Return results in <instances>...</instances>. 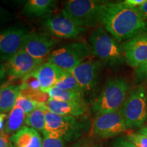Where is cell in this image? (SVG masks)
Wrapping results in <instances>:
<instances>
[{
    "label": "cell",
    "mask_w": 147,
    "mask_h": 147,
    "mask_svg": "<svg viewBox=\"0 0 147 147\" xmlns=\"http://www.w3.org/2000/svg\"><path fill=\"white\" fill-rule=\"evenodd\" d=\"M101 24L119 43L147 31V21L138 8L129 7L123 1L108 2L103 12Z\"/></svg>",
    "instance_id": "obj_1"
},
{
    "label": "cell",
    "mask_w": 147,
    "mask_h": 147,
    "mask_svg": "<svg viewBox=\"0 0 147 147\" xmlns=\"http://www.w3.org/2000/svg\"><path fill=\"white\" fill-rule=\"evenodd\" d=\"M91 53L103 63L117 67L125 61L122 45L102 26L97 27L89 36Z\"/></svg>",
    "instance_id": "obj_2"
},
{
    "label": "cell",
    "mask_w": 147,
    "mask_h": 147,
    "mask_svg": "<svg viewBox=\"0 0 147 147\" xmlns=\"http://www.w3.org/2000/svg\"><path fill=\"white\" fill-rule=\"evenodd\" d=\"M129 84L121 77H113L106 81L103 90L92 104L96 115L113 113L121 109L127 98Z\"/></svg>",
    "instance_id": "obj_3"
},
{
    "label": "cell",
    "mask_w": 147,
    "mask_h": 147,
    "mask_svg": "<svg viewBox=\"0 0 147 147\" xmlns=\"http://www.w3.org/2000/svg\"><path fill=\"white\" fill-rule=\"evenodd\" d=\"M108 1L95 0H69L61 12L80 26L94 27L101 23Z\"/></svg>",
    "instance_id": "obj_4"
},
{
    "label": "cell",
    "mask_w": 147,
    "mask_h": 147,
    "mask_svg": "<svg viewBox=\"0 0 147 147\" xmlns=\"http://www.w3.org/2000/svg\"><path fill=\"white\" fill-rule=\"evenodd\" d=\"M85 129V125L74 117L59 115L46 110V125L42 134L70 142L80 138Z\"/></svg>",
    "instance_id": "obj_5"
},
{
    "label": "cell",
    "mask_w": 147,
    "mask_h": 147,
    "mask_svg": "<svg viewBox=\"0 0 147 147\" xmlns=\"http://www.w3.org/2000/svg\"><path fill=\"white\" fill-rule=\"evenodd\" d=\"M120 112L127 129L138 127L144 123L147 118V99L144 86H138L129 92Z\"/></svg>",
    "instance_id": "obj_6"
},
{
    "label": "cell",
    "mask_w": 147,
    "mask_h": 147,
    "mask_svg": "<svg viewBox=\"0 0 147 147\" xmlns=\"http://www.w3.org/2000/svg\"><path fill=\"white\" fill-rule=\"evenodd\" d=\"M91 53V47L84 42H72L53 51L47 62L69 71L84 61Z\"/></svg>",
    "instance_id": "obj_7"
},
{
    "label": "cell",
    "mask_w": 147,
    "mask_h": 147,
    "mask_svg": "<svg viewBox=\"0 0 147 147\" xmlns=\"http://www.w3.org/2000/svg\"><path fill=\"white\" fill-rule=\"evenodd\" d=\"M42 25L53 36L65 39L76 38L86 32L87 29L85 27L80 26L62 12L55 15L46 16L42 22Z\"/></svg>",
    "instance_id": "obj_8"
},
{
    "label": "cell",
    "mask_w": 147,
    "mask_h": 147,
    "mask_svg": "<svg viewBox=\"0 0 147 147\" xmlns=\"http://www.w3.org/2000/svg\"><path fill=\"white\" fill-rule=\"evenodd\" d=\"M126 129L125 123L120 110L98 115L92 126V133L100 138L117 136Z\"/></svg>",
    "instance_id": "obj_9"
},
{
    "label": "cell",
    "mask_w": 147,
    "mask_h": 147,
    "mask_svg": "<svg viewBox=\"0 0 147 147\" xmlns=\"http://www.w3.org/2000/svg\"><path fill=\"white\" fill-rule=\"evenodd\" d=\"M103 63L100 60H85L69 71L74 76L84 95L94 91L97 86Z\"/></svg>",
    "instance_id": "obj_10"
},
{
    "label": "cell",
    "mask_w": 147,
    "mask_h": 147,
    "mask_svg": "<svg viewBox=\"0 0 147 147\" xmlns=\"http://www.w3.org/2000/svg\"><path fill=\"white\" fill-rule=\"evenodd\" d=\"M59 40L47 33H27L24 38L21 50L33 57L44 60Z\"/></svg>",
    "instance_id": "obj_11"
},
{
    "label": "cell",
    "mask_w": 147,
    "mask_h": 147,
    "mask_svg": "<svg viewBox=\"0 0 147 147\" xmlns=\"http://www.w3.org/2000/svg\"><path fill=\"white\" fill-rule=\"evenodd\" d=\"M43 61L44 60L33 57L28 53L21 50L7 59L4 65L6 74L10 78H23L34 72Z\"/></svg>",
    "instance_id": "obj_12"
},
{
    "label": "cell",
    "mask_w": 147,
    "mask_h": 147,
    "mask_svg": "<svg viewBox=\"0 0 147 147\" xmlns=\"http://www.w3.org/2000/svg\"><path fill=\"white\" fill-rule=\"evenodd\" d=\"M125 61L137 68L147 61V32L136 36L122 45Z\"/></svg>",
    "instance_id": "obj_13"
},
{
    "label": "cell",
    "mask_w": 147,
    "mask_h": 147,
    "mask_svg": "<svg viewBox=\"0 0 147 147\" xmlns=\"http://www.w3.org/2000/svg\"><path fill=\"white\" fill-rule=\"evenodd\" d=\"M27 30L21 27H11L0 32V58L8 59L21 50Z\"/></svg>",
    "instance_id": "obj_14"
},
{
    "label": "cell",
    "mask_w": 147,
    "mask_h": 147,
    "mask_svg": "<svg viewBox=\"0 0 147 147\" xmlns=\"http://www.w3.org/2000/svg\"><path fill=\"white\" fill-rule=\"evenodd\" d=\"M65 71L54 64L47 62L40 65L34 71V74L39 80L42 91L47 93L51 89L55 87Z\"/></svg>",
    "instance_id": "obj_15"
},
{
    "label": "cell",
    "mask_w": 147,
    "mask_h": 147,
    "mask_svg": "<svg viewBox=\"0 0 147 147\" xmlns=\"http://www.w3.org/2000/svg\"><path fill=\"white\" fill-rule=\"evenodd\" d=\"M21 94L40 104H46L49 100L47 93L42 91L38 78L34 72L29 74L22 79L20 84Z\"/></svg>",
    "instance_id": "obj_16"
},
{
    "label": "cell",
    "mask_w": 147,
    "mask_h": 147,
    "mask_svg": "<svg viewBox=\"0 0 147 147\" xmlns=\"http://www.w3.org/2000/svg\"><path fill=\"white\" fill-rule=\"evenodd\" d=\"M10 147H42L39 132L28 126H23L10 138Z\"/></svg>",
    "instance_id": "obj_17"
},
{
    "label": "cell",
    "mask_w": 147,
    "mask_h": 147,
    "mask_svg": "<svg viewBox=\"0 0 147 147\" xmlns=\"http://www.w3.org/2000/svg\"><path fill=\"white\" fill-rule=\"evenodd\" d=\"M47 109L57 115L67 117H78L86 113L87 110V103L59 102L49 98L46 103Z\"/></svg>",
    "instance_id": "obj_18"
},
{
    "label": "cell",
    "mask_w": 147,
    "mask_h": 147,
    "mask_svg": "<svg viewBox=\"0 0 147 147\" xmlns=\"http://www.w3.org/2000/svg\"><path fill=\"white\" fill-rule=\"evenodd\" d=\"M54 0H28L23 8V14L29 17H42L51 15L57 8Z\"/></svg>",
    "instance_id": "obj_19"
},
{
    "label": "cell",
    "mask_w": 147,
    "mask_h": 147,
    "mask_svg": "<svg viewBox=\"0 0 147 147\" xmlns=\"http://www.w3.org/2000/svg\"><path fill=\"white\" fill-rule=\"evenodd\" d=\"M21 94L20 85L5 82L0 93V114L10 111L15 106L17 98Z\"/></svg>",
    "instance_id": "obj_20"
},
{
    "label": "cell",
    "mask_w": 147,
    "mask_h": 147,
    "mask_svg": "<svg viewBox=\"0 0 147 147\" xmlns=\"http://www.w3.org/2000/svg\"><path fill=\"white\" fill-rule=\"evenodd\" d=\"M25 113L21 108L14 106V107L10 111L5 121L3 130L5 133L8 134H14L18 131L25 121Z\"/></svg>",
    "instance_id": "obj_21"
},
{
    "label": "cell",
    "mask_w": 147,
    "mask_h": 147,
    "mask_svg": "<svg viewBox=\"0 0 147 147\" xmlns=\"http://www.w3.org/2000/svg\"><path fill=\"white\" fill-rule=\"evenodd\" d=\"M47 108L45 104H42L40 107L26 115L25 124L29 127L38 131H43L46 125V110Z\"/></svg>",
    "instance_id": "obj_22"
},
{
    "label": "cell",
    "mask_w": 147,
    "mask_h": 147,
    "mask_svg": "<svg viewBox=\"0 0 147 147\" xmlns=\"http://www.w3.org/2000/svg\"><path fill=\"white\" fill-rule=\"evenodd\" d=\"M47 93L49 98L59 102H78L84 103V104L86 103L83 93H78V92L60 90L53 87L49 90Z\"/></svg>",
    "instance_id": "obj_23"
},
{
    "label": "cell",
    "mask_w": 147,
    "mask_h": 147,
    "mask_svg": "<svg viewBox=\"0 0 147 147\" xmlns=\"http://www.w3.org/2000/svg\"><path fill=\"white\" fill-rule=\"evenodd\" d=\"M55 88L60 90L71 91L83 93L74 76L69 71L66 70L64 72L63 76L61 77L59 80L55 84Z\"/></svg>",
    "instance_id": "obj_24"
},
{
    "label": "cell",
    "mask_w": 147,
    "mask_h": 147,
    "mask_svg": "<svg viewBox=\"0 0 147 147\" xmlns=\"http://www.w3.org/2000/svg\"><path fill=\"white\" fill-rule=\"evenodd\" d=\"M42 104L30 100V99L20 95L17 98V100H16L15 106L21 108L24 111V113H25V115H27L34 111V110H36V108L40 107Z\"/></svg>",
    "instance_id": "obj_25"
},
{
    "label": "cell",
    "mask_w": 147,
    "mask_h": 147,
    "mask_svg": "<svg viewBox=\"0 0 147 147\" xmlns=\"http://www.w3.org/2000/svg\"><path fill=\"white\" fill-rule=\"evenodd\" d=\"M67 142L59 138L52 137L43 134L42 147H66Z\"/></svg>",
    "instance_id": "obj_26"
},
{
    "label": "cell",
    "mask_w": 147,
    "mask_h": 147,
    "mask_svg": "<svg viewBox=\"0 0 147 147\" xmlns=\"http://www.w3.org/2000/svg\"><path fill=\"white\" fill-rule=\"evenodd\" d=\"M127 139L136 147H147V137L138 132L129 134Z\"/></svg>",
    "instance_id": "obj_27"
},
{
    "label": "cell",
    "mask_w": 147,
    "mask_h": 147,
    "mask_svg": "<svg viewBox=\"0 0 147 147\" xmlns=\"http://www.w3.org/2000/svg\"><path fill=\"white\" fill-rule=\"evenodd\" d=\"M111 147H136L125 138H119L114 141Z\"/></svg>",
    "instance_id": "obj_28"
},
{
    "label": "cell",
    "mask_w": 147,
    "mask_h": 147,
    "mask_svg": "<svg viewBox=\"0 0 147 147\" xmlns=\"http://www.w3.org/2000/svg\"><path fill=\"white\" fill-rule=\"evenodd\" d=\"M136 74L137 78L147 80V61L137 67Z\"/></svg>",
    "instance_id": "obj_29"
},
{
    "label": "cell",
    "mask_w": 147,
    "mask_h": 147,
    "mask_svg": "<svg viewBox=\"0 0 147 147\" xmlns=\"http://www.w3.org/2000/svg\"><path fill=\"white\" fill-rule=\"evenodd\" d=\"M72 147H103L102 144H95L87 140H81L75 143Z\"/></svg>",
    "instance_id": "obj_30"
},
{
    "label": "cell",
    "mask_w": 147,
    "mask_h": 147,
    "mask_svg": "<svg viewBox=\"0 0 147 147\" xmlns=\"http://www.w3.org/2000/svg\"><path fill=\"white\" fill-rule=\"evenodd\" d=\"M10 138L9 134L4 131L0 132V147H10Z\"/></svg>",
    "instance_id": "obj_31"
},
{
    "label": "cell",
    "mask_w": 147,
    "mask_h": 147,
    "mask_svg": "<svg viewBox=\"0 0 147 147\" xmlns=\"http://www.w3.org/2000/svg\"><path fill=\"white\" fill-rule=\"evenodd\" d=\"M146 0H125L123 1L125 4L131 8H138L140 5L143 4Z\"/></svg>",
    "instance_id": "obj_32"
},
{
    "label": "cell",
    "mask_w": 147,
    "mask_h": 147,
    "mask_svg": "<svg viewBox=\"0 0 147 147\" xmlns=\"http://www.w3.org/2000/svg\"><path fill=\"white\" fill-rule=\"evenodd\" d=\"M138 8L140 13L142 14L143 17L144 18V19L147 21V0L145 1V2L143 4L140 5Z\"/></svg>",
    "instance_id": "obj_33"
},
{
    "label": "cell",
    "mask_w": 147,
    "mask_h": 147,
    "mask_svg": "<svg viewBox=\"0 0 147 147\" xmlns=\"http://www.w3.org/2000/svg\"><path fill=\"white\" fill-rule=\"evenodd\" d=\"M6 75V70L4 64H0V87L3 84L2 83Z\"/></svg>",
    "instance_id": "obj_34"
},
{
    "label": "cell",
    "mask_w": 147,
    "mask_h": 147,
    "mask_svg": "<svg viewBox=\"0 0 147 147\" xmlns=\"http://www.w3.org/2000/svg\"><path fill=\"white\" fill-rule=\"evenodd\" d=\"M9 12L5 9H3L2 7L0 6V23L3 21V20L7 18V16L9 15Z\"/></svg>",
    "instance_id": "obj_35"
},
{
    "label": "cell",
    "mask_w": 147,
    "mask_h": 147,
    "mask_svg": "<svg viewBox=\"0 0 147 147\" xmlns=\"http://www.w3.org/2000/svg\"><path fill=\"white\" fill-rule=\"evenodd\" d=\"M6 114L2 113L0 114V132L2 131L3 127H5V120L6 118Z\"/></svg>",
    "instance_id": "obj_36"
},
{
    "label": "cell",
    "mask_w": 147,
    "mask_h": 147,
    "mask_svg": "<svg viewBox=\"0 0 147 147\" xmlns=\"http://www.w3.org/2000/svg\"><path fill=\"white\" fill-rule=\"evenodd\" d=\"M138 132L139 134H143V135L146 136L147 137V126H145V127H143L141 129H140L138 130Z\"/></svg>",
    "instance_id": "obj_37"
},
{
    "label": "cell",
    "mask_w": 147,
    "mask_h": 147,
    "mask_svg": "<svg viewBox=\"0 0 147 147\" xmlns=\"http://www.w3.org/2000/svg\"><path fill=\"white\" fill-rule=\"evenodd\" d=\"M4 83H5V82H3V84H2V85H1V87H0V93H1V90H2V89H3V85H4Z\"/></svg>",
    "instance_id": "obj_38"
}]
</instances>
